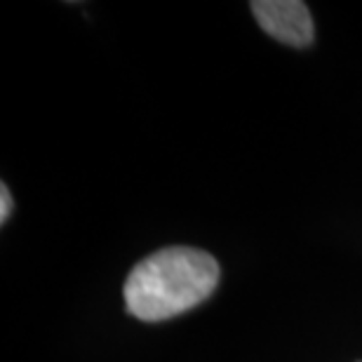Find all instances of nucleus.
<instances>
[{
  "label": "nucleus",
  "instance_id": "f257e3e1",
  "mask_svg": "<svg viewBox=\"0 0 362 362\" xmlns=\"http://www.w3.org/2000/svg\"><path fill=\"white\" fill-rule=\"evenodd\" d=\"M216 282L219 264L212 255L193 247H165L132 269L125 282V303L139 320H168L205 301Z\"/></svg>",
  "mask_w": 362,
  "mask_h": 362
},
{
  "label": "nucleus",
  "instance_id": "7ed1b4c3",
  "mask_svg": "<svg viewBox=\"0 0 362 362\" xmlns=\"http://www.w3.org/2000/svg\"><path fill=\"white\" fill-rule=\"evenodd\" d=\"M0 221H7L10 219V212H12V195H10V188H7L5 184L0 186Z\"/></svg>",
  "mask_w": 362,
  "mask_h": 362
},
{
  "label": "nucleus",
  "instance_id": "f03ea898",
  "mask_svg": "<svg viewBox=\"0 0 362 362\" xmlns=\"http://www.w3.org/2000/svg\"><path fill=\"white\" fill-rule=\"evenodd\" d=\"M250 10L259 26L275 40L292 47H306L313 42V19L301 0H257Z\"/></svg>",
  "mask_w": 362,
  "mask_h": 362
}]
</instances>
